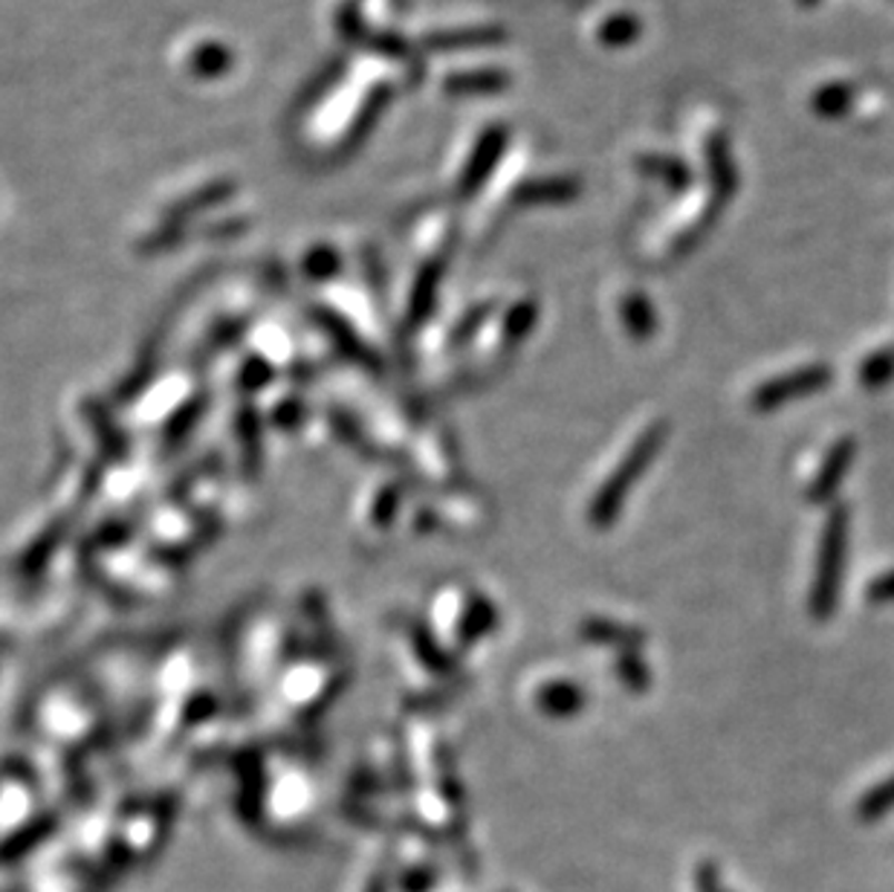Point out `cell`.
<instances>
[{
  "label": "cell",
  "mask_w": 894,
  "mask_h": 892,
  "mask_svg": "<svg viewBox=\"0 0 894 892\" xmlns=\"http://www.w3.org/2000/svg\"><path fill=\"white\" fill-rule=\"evenodd\" d=\"M839 562H843V516H834V522L828 525V533H825L823 566H819V580H816V591H814L816 615H825V609L834 606V595H837V580H839Z\"/></svg>",
  "instance_id": "2"
},
{
  "label": "cell",
  "mask_w": 894,
  "mask_h": 892,
  "mask_svg": "<svg viewBox=\"0 0 894 892\" xmlns=\"http://www.w3.org/2000/svg\"><path fill=\"white\" fill-rule=\"evenodd\" d=\"M660 435H664V429H649V432H646V435H642L635 447H631V452H628V458H626V464L617 467L611 479L606 481V487L599 490L597 504H593V513H591L593 522L597 525L611 522L613 513H617V508H620V501L626 499V490L635 484L637 472L642 470V464H649V458L655 455L657 447H660Z\"/></svg>",
  "instance_id": "1"
},
{
  "label": "cell",
  "mask_w": 894,
  "mask_h": 892,
  "mask_svg": "<svg viewBox=\"0 0 894 892\" xmlns=\"http://www.w3.org/2000/svg\"><path fill=\"white\" fill-rule=\"evenodd\" d=\"M825 380H828V369H823V365H816V369H802V371H796V374H790V378H779L776 383L765 385V389H758L756 398H753V403H756L758 409L779 406L782 400L796 398V394H805V392H814V389L825 385Z\"/></svg>",
  "instance_id": "3"
}]
</instances>
